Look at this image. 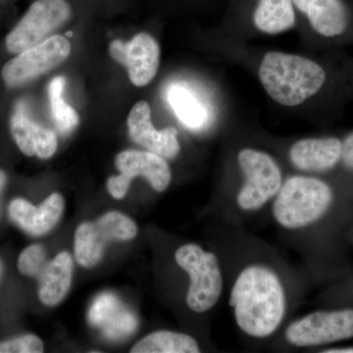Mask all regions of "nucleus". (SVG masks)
I'll return each mask as SVG.
<instances>
[{"instance_id": "nucleus-20", "label": "nucleus", "mask_w": 353, "mask_h": 353, "mask_svg": "<svg viewBox=\"0 0 353 353\" xmlns=\"http://www.w3.org/2000/svg\"><path fill=\"white\" fill-rule=\"evenodd\" d=\"M48 263L46 250L43 246L32 245L21 253L18 259V268L24 275L39 279Z\"/></svg>"}, {"instance_id": "nucleus-16", "label": "nucleus", "mask_w": 353, "mask_h": 353, "mask_svg": "<svg viewBox=\"0 0 353 353\" xmlns=\"http://www.w3.org/2000/svg\"><path fill=\"white\" fill-rule=\"evenodd\" d=\"M253 21L265 34H280L292 29L296 23L292 0H259Z\"/></svg>"}, {"instance_id": "nucleus-24", "label": "nucleus", "mask_w": 353, "mask_h": 353, "mask_svg": "<svg viewBox=\"0 0 353 353\" xmlns=\"http://www.w3.org/2000/svg\"><path fill=\"white\" fill-rule=\"evenodd\" d=\"M341 165L348 173L353 174V132L343 139Z\"/></svg>"}, {"instance_id": "nucleus-13", "label": "nucleus", "mask_w": 353, "mask_h": 353, "mask_svg": "<svg viewBox=\"0 0 353 353\" xmlns=\"http://www.w3.org/2000/svg\"><path fill=\"white\" fill-rule=\"evenodd\" d=\"M160 61V46L157 39L139 32L125 46L122 65L127 67L130 80L136 87H145L157 76Z\"/></svg>"}, {"instance_id": "nucleus-4", "label": "nucleus", "mask_w": 353, "mask_h": 353, "mask_svg": "<svg viewBox=\"0 0 353 353\" xmlns=\"http://www.w3.org/2000/svg\"><path fill=\"white\" fill-rule=\"evenodd\" d=\"M243 182L236 194V206L243 212H255L272 202L284 180L280 167L271 155L254 148H243L238 154Z\"/></svg>"}, {"instance_id": "nucleus-3", "label": "nucleus", "mask_w": 353, "mask_h": 353, "mask_svg": "<svg viewBox=\"0 0 353 353\" xmlns=\"http://www.w3.org/2000/svg\"><path fill=\"white\" fill-rule=\"evenodd\" d=\"M175 260L189 275L185 301L190 310L204 313L214 308L224 290V276L217 255L197 243H185L176 250Z\"/></svg>"}, {"instance_id": "nucleus-21", "label": "nucleus", "mask_w": 353, "mask_h": 353, "mask_svg": "<svg viewBox=\"0 0 353 353\" xmlns=\"http://www.w3.org/2000/svg\"><path fill=\"white\" fill-rule=\"evenodd\" d=\"M43 350V341L34 334H25L0 343V353H41Z\"/></svg>"}, {"instance_id": "nucleus-11", "label": "nucleus", "mask_w": 353, "mask_h": 353, "mask_svg": "<svg viewBox=\"0 0 353 353\" xmlns=\"http://www.w3.org/2000/svg\"><path fill=\"white\" fill-rule=\"evenodd\" d=\"M63 196L57 192L50 194L39 206L23 199H16L9 205L11 219L28 234L39 236L46 234L59 222L63 213Z\"/></svg>"}, {"instance_id": "nucleus-9", "label": "nucleus", "mask_w": 353, "mask_h": 353, "mask_svg": "<svg viewBox=\"0 0 353 353\" xmlns=\"http://www.w3.org/2000/svg\"><path fill=\"white\" fill-rule=\"evenodd\" d=\"M128 127L132 139L148 152L165 158L173 159L181 150L178 131L175 128L155 130L152 121V110L146 101L134 104L128 116Z\"/></svg>"}, {"instance_id": "nucleus-5", "label": "nucleus", "mask_w": 353, "mask_h": 353, "mask_svg": "<svg viewBox=\"0 0 353 353\" xmlns=\"http://www.w3.org/2000/svg\"><path fill=\"white\" fill-rule=\"evenodd\" d=\"M72 7L67 0H36L6 38L7 50L18 54L50 39L68 22Z\"/></svg>"}, {"instance_id": "nucleus-6", "label": "nucleus", "mask_w": 353, "mask_h": 353, "mask_svg": "<svg viewBox=\"0 0 353 353\" xmlns=\"http://www.w3.org/2000/svg\"><path fill=\"white\" fill-rule=\"evenodd\" d=\"M138 234L136 223L116 211L106 213L95 222L83 223L75 234V256L78 263L92 268L101 261L109 241H130Z\"/></svg>"}, {"instance_id": "nucleus-8", "label": "nucleus", "mask_w": 353, "mask_h": 353, "mask_svg": "<svg viewBox=\"0 0 353 353\" xmlns=\"http://www.w3.org/2000/svg\"><path fill=\"white\" fill-rule=\"evenodd\" d=\"M115 164L120 175L110 176L108 181V192L114 199H124L137 176L145 178L158 192H164L170 185L171 170L166 159L148 150H125L117 155Z\"/></svg>"}, {"instance_id": "nucleus-19", "label": "nucleus", "mask_w": 353, "mask_h": 353, "mask_svg": "<svg viewBox=\"0 0 353 353\" xmlns=\"http://www.w3.org/2000/svg\"><path fill=\"white\" fill-rule=\"evenodd\" d=\"M65 83L66 79L63 76L55 77L48 85V95L55 126L61 134H68L78 126L80 118L75 109L64 101Z\"/></svg>"}, {"instance_id": "nucleus-15", "label": "nucleus", "mask_w": 353, "mask_h": 353, "mask_svg": "<svg viewBox=\"0 0 353 353\" xmlns=\"http://www.w3.org/2000/svg\"><path fill=\"white\" fill-rule=\"evenodd\" d=\"M73 271V259L68 252H60L48 261L39 278V296L44 305L55 306L63 301L71 287Z\"/></svg>"}, {"instance_id": "nucleus-22", "label": "nucleus", "mask_w": 353, "mask_h": 353, "mask_svg": "<svg viewBox=\"0 0 353 353\" xmlns=\"http://www.w3.org/2000/svg\"><path fill=\"white\" fill-rule=\"evenodd\" d=\"M324 301L330 306L353 303V274L339 279L338 282L325 294Z\"/></svg>"}, {"instance_id": "nucleus-28", "label": "nucleus", "mask_w": 353, "mask_h": 353, "mask_svg": "<svg viewBox=\"0 0 353 353\" xmlns=\"http://www.w3.org/2000/svg\"><path fill=\"white\" fill-rule=\"evenodd\" d=\"M1 273H2V265H1V262H0V276H1Z\"/></svg>"}, {"instance_id": "nucleus-12", "label": "nucleus", "mask_w": 353, "mask_h": 353, "mask_svg": "<svg viewBox=\"0 0 353 353\" xmlns=\"http://www.w3.org/2000/svg\"><path fill=\"white\" fill-rule=\"evenodd\" d=\"M10 130L16 145L27 157L48 159L57 152V134L51 130L34 122L26 113L23 103L18 104L14 111L10 121Z\"/></svg>"}, {"instance_id": "nucleus-25", "label": "nucleus", "mask_w": 353, "mask_h": 353, "mask_svg": "<svg viewBox=\"0 0 353 353\" xmlns=\"http://www.w3.org/2000/svg\"><path fill=\"white\" fill-rule=\"evenodd\" d=\"M318 352L321 353H353V345H334L320 348Z\"/></svg>"}, {"instance_id": "nucleus-2", "label": "nucleus", "mask_w": 353, "mask_h": 353, "mask_svg": "<svg viewBox=\"0 0 353 353\" xmlns=\"http://www.w3.org/2000/svg\"><path fill=\"white\" fill-rule=\"evenodd\" d=\"M259 78L274 101L294 108L321 90L326 82V72L308 58L271 51L262 60Z\"/></svg>"}, {"instance_id": "nucleus-17", "label": "nucleus", "mask_w": 353, "mask_h": 353, "mask_svg": "<svg viewBox=\"0 0 353 353\" xmlns=\"http://www.w3.org/2000/svg\"><path fill=\"white\" fill-rule=\"evenodd\" d=\"M132 353H197L201 347L196 339L188 334L173 331H157L141 339L131 350Z\"/></svg>"}, {"instance_id": "nucleus-27", "label": "nucleus", "mask_w": 353, "mask_h": 353, "mask_svg": "<svg viewBox=\"0 0 353 353\" xmlns=\"http://www.w3.org/2000/svg\"><path fill=\"white\" fill-rule=\"evenodd\" d=\"M348 243L353 248V226L350 228V233H348Z\"/></svg>"}, {"instance_id": "nucleus-18", "label": "nucleus", "mask_w": 353, "mask_h": 353, "mask_svg": "<svg viewBox=\"0 0 353 353\" xmlns=\"http://www.w3.org/2000/svg\"><path fill=\"white\" fill-rule=\"evenodd\" d=\"M169 104L179 119L190 129H199L205 124L208 112L203 104L188 88L172 85L167 94Z\"/></svg>"}, {"instance_id": "nucleus-23", "label": "nucleus", "mask_w": 353, "mask_h": 353, "mask_svg": "<svg viewBox=\"0 0 353 353\" xmlns=\"http://www.w3.org/2000/svg\"><path fill=\"white\" fill-rule=\"evenodd\" d=\"M116 304L115 297L112 296H102L99 297V301H95L90 310V319L94 324L101 323L108 317L109 313L113 310Z\"/></svg>"}, {"instance_id": "nucleus-14", "label": "nucleus", "mask_w": 353, "mask_h": 353, "mask_svg": "<svg viewBox=\"0 0 353 353\" xmlns=\"http://www.w3.org/2000/svg\"><path fill=\"white\" fill-rule=\"evenodd\" d=\"M292 3L325 38H334L347 31L348 14L341 0H292Z\"/></svg>"}, {"instance_id": "nucleus-26", "label": "nucleus", "mask_w": 353, "mask_h": 353, "mask_svg": "<svg viewBox=\"0 0 353 353\" xmlns=\"http://www.w3.org/2000/svg\"><path fill=\"white\" fill-rule=\"evenodd\" d=\"M6 174L3 171L0 170V192L3 190L4 185H6Z\"/></svg>"}, {"instance_id": "nucleus-7", "label": "nucleus", "mask_w": 353, "mask_h": 353, "mask_svg": "<svg viewBox=\"0 0 353 353\" xmlns=\"http://www.w3.org/2000/svg\"><path fill=\"white\" fill-rule=\"evenodd\" d=\"M71 53V43L62 36H52L18 53L2 69V79L8 88H18L48 74L63 63Z\"/></svg>"}, {"instance_id": "nucleus-10", "label": "nucleus", "mask_w": 353, "mask_h": 353, "mask_svg": "<svg viewBox=\"0 0 353 353\" xmlns=\"http://www.w3.org/2000/svg\"><path fill=\"white\" fill-rule=\"evenodd\" d=\"M343 139L336 137L299 139L290 148L289 157L296 169L308 174H325L341 165Z\"/></svg>"}, {"instance_id": "nucleus-1", "label": "nucleus", "mask_w": 353, "mask_h": 353, "mask_svg": "<svg viewBox=\"0 0 353 353\" xmlns=\"http://www.w3.org/2000/svg\"><path fill=\"white\" fill-rule=\"evenodd\" d=\"M229 305L241 333L254 340L270 338L287 316L288 296L282 278L269 265H246L232 285Z\"/></svg>"}]
</instances>
